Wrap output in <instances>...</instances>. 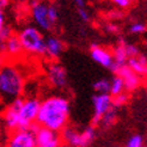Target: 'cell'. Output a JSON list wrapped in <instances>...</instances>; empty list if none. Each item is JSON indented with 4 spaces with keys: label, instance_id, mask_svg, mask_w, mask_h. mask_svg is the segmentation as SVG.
Returning a JSON list of instances; mask_svg holds the SVG:
<instances>
[{
    "label": "cell",
    "instance_id": "cell-11",
    "mask_svg": "<svg viewBox=\"0 0 147 147\" xmlns=\"http://www.w3.org/2000/svg\"><path fill=\"white\" fill-rule=\"evenodd\" d=\"M92 107H93L92 126H98L103 115L113 108L111 96L109 93H96L92 97Z\"/></svg>",
    "mask_w": 147,
    "mask_h": 147
},
{
    "label": "cell",
    "instance_id": "cell-31",
    "mask_svg": "<svg viewBox=\"0 0 147 147\" xmlns=\"http://www.w3.org/2000/svg\"><path fill=\"white\" fill-rule=\"evenodd\" d=\"M0 126H1V109H0Z\"/></svg>",
    "mask_w": 147,
    "mask_h": 147
},
{
    "label": "cell",
    "instance_id": "cell-18",
    "mask_svg": "<svg viewBox=\"0 0 147 147\" xmlns=\"http://www.w3.org/2000/svg\"><path fill=\"white\" fill-rule=\"evenodd\" d=\"M116 121H117V111L116 108L113 107L108 113L103 115V117L99 121V126H102L103 128H110L116 123Z\"/></svg>",
    "mask_w": 147,
    "mask_h": 147
},
{
    "label": "cell",
    "instance_id": "cell-27",
    "mask_svg": "<svg viewBox=\"0 0 147 147\" xmlns=\"http://www.w3.org/2000/svg\"><path fill=\"white\" fill-rule=\"evenodd\" d=\"M114 5H116L117 7H120V9H128L130 6V1L129 0H110Z\"/></svg>",
    "mask_w": 147,
    "mask_h": 147
},
{
    "label": "cell",
    "instance_id": "cell-4",
    "mask_svg": "<svg viewBox=\"0 0 147 147\" xmlns=\"http://www.w3.org/2000/svg\"><path fill=\"white\" fill-rule=\"evenodd\" d=\"M60 136L62 145L67 147H87L96 138V128L94 126H89L79 131L74 127L66 126L60 131Z\"/></svg>",
    "mask_w": 147,
    "mask_h": 147
},
{
    "label": "cell",
    "instance_id": "cell-3",
    "mask_svg": "<svg viewBox=\"0 0 147 147\" xmlns=\"http://www.w3.org/2000/svg\"><path fill=\"white\" fill-rule=\"evenodd\" d=\"M23 53L30 56H45L46 36L35 25H25L17 34Z\"/></svg>",
    "mask_w": 147,
    "mask_h": 147
},
{
    "label": "cell",
    "instance_id": "cell-26",
    "mask_svg": "<svg viewBox=\"0 0 147 147\" xmlns=\"http://www.w3.org/2000/svg\"><path fill=\"white\" fill-rule=\"evenodd\" d=\"M5 10L6 7L0 3V30H1L3 28H5L6 25V14H5Z\"/></svg>",
    "mask_w": 147,
    "mask_h": 147
},
{
    "label": "cell",
    "instance_id": "cell-10",
    "mask_svg": "<svg viewBox=\"0 0 147 147\" xmlns=\"http://www.w3.org/2000/svg\"><path fill=\"white\" fill-rule=\"evenodd\" d=\"M6 147H36L35 131L31 128L11 131L7 139Z\"/></svg>",
    "mask_w": 147,
    "mask_h": 147
},
{
    "label": "cell",
    "instance_id": "cell-28",
    "mask_svg": "<svg viewBox=\"0 0 147 147\" xmlns=\"http://www.w3.org/2000/svg\"><path fill=\"white\" fill-rule=\"evenodd\" d=\"M105 30L110 34H117L119 32V26H117L116 24H113V23H109L105 25Z\"/></svg>",
    "mask_w": 147,
    "mask_h": 147
},
{
    "label": "cell",
    "instance_id": "cell-7",
    "mask_svg": "<svg viewBox=\"0 0 147 147\" xmlns=\"http://www.w3.org/2000/svg\"><path fill=\"white\" fill-rule=\"evenodd\" d=\"M46 78L50 86L56 90H65L68 85L67 71L59 61H50L47 65Z\"/></svg>",
    "mask_w": 147,
    "mask_h": 147
},
{
    "label": "cell",
    "instance_id": "cell-15",
    "mask_svg": "<svg viewBox=\"0 0 147 147\" xmlns=\"http://www.w3.org/2000/svg\"><path fill=\"white\" fill-rule=\"evenodd\" d=\"M23 49H22L20 42L17 37V34H12L9 40L6 41L5 49H4V56L7 60H17L23 55Z\"/></svg>",
    "mask_w": 147,
    "mask_h": 147
},
{
    "label": "cell",
    "instance_id": "cell-9",
    "mask_svg": "<svg viewBox=\"0 0 147 147\" xmlns=\"http://www.w3.org/2000/svg\"><path fill=\"white\" fill-rule=\"evenodd\" d=\"M113 57H114V65L113 67L116 66H121V65H126L127 60L131 56H136L140 54V49L138 46L133 45V43L126 42L124 40H120L119 43L115 46V48L111 50Z\"/></svg>",
    "mask_w": 147,
    "mask_h": 147
},
{
    "label": "cell",
    "instance_id": "cell-32",
    "mask_svg": "<svg viewBox=\"0 0 147 147\" xmlns=\"http://www.w3.org/2000/svg\"><path fill=\"white\" fill-rule=\"evenodd\" d=\"M129 1H130V3H136L138 0H129Z\"/></svg>",
    "mask_w": 147,
    "mask_h": 147
},
{
    "label": "cell",
    "instance_id": "cell-1",
    "mask_svg": "<svg viewBox=\"0 0 147 147\" xmlns=\"http://www.w3.org/2000/svg\"><path fill=\"white\" fill-rule=\"evenodd\" d=\"M71 115V102L63 94H50L40 103L36 123L40 127L56 133L68 126Z\"/></svg>",
    "mask_w": 147,
    "mask_h": 147
},
{
    "label": "cell",
    "instance_id": "cell-33",
    "mask_svg": "<svg viewBox=\"0 0 147 147\" xmlns=\"http://www.w3.org/2000/svg\"><path fill=\"white\" fill-rule=\"evenodd\" d=\"M144 147H146V146H144Z\"/></svg>",
    "mask_w": 147,
    "mask_h": 147
},
{
    "label": "cell",
    "instance_id": "cell-23",
    "mask_svg": "<svg viewBox=\"0 0 147 147\" xmlns=\"http://www.w3.org/2000/svg\"><path fill=\"white\" fill-rule=\"evenodd\" d=\"M146 24L142 22H134L129 26V32L133 35H144L146 32Z\"/></svg>",
    "mask_w": 147,
    "mask_h": 147
},
{
    "label": "cell",
    "instance_id": "cell-17",
    "mask_svg": "<svg viewBox=\"0 0 147 147\" xmlns=\"http://www.w3.org/2000/svg\"><path fill=\"white\" fill-rule=\"evenodd\" d=\"M124 84H123V80L120 76L114 74L113 79L110 80V90H109V94L111 97L116 96V94H120L122 92H124Z\"/></svg>",
    "mask_w": 147,
    "mask_h": 147
},
{
    "label": "cell",
    "instance_id": "cell-22",
    "mask_svg": "<svg viewBox=\"0 0 147 147\" xmlns=\"http://www.w3.org/2000/svg\"><path fill=\"white\" fill-rule=\"evenodd\" d=\"M145 139L141 134H134L131 135L126 144V147H144Z\"/></svg>",
    "mask_w": 147,
    "mask_h": 147
},
{
    "label": "cell",
    "instance_id": "cell-16",
    "mask_svg": "<svg viewBox=\"0 0 147 147\" xmlns=\"http://www.w3.org/2000/svg\"><path fill=\"white\" fill-rule=\"evenodd\" d=\"M126 65L140 77L144 78L146 76V73H147V60H146V56L142 55L141 53L139 55H136V56L129 57L127 60V62H126Z\"/></svg>",
    "mask_w": 147,
    "mask_h": 147
},
{
    "label": "cell",
    "instance_id": "cell-30",
    "mask_svg": "<svg viewBox=\"0 0 147 147\" xmlns=\"http://www.w3.org/2000/svg\"><path fill=\"white\" fill-rule=\"evenodd\" d=\"M5 61H6V57H5L4 55H1V54H0V69H1V67L4 66Z\"/></svg>",
    "mask_w": 147,
    "mask_h": 147
},
{
    "label": "cell",
    "instance_id": "cell-20",
    "mask_svg": "<svg viewBox=\"0 0 147 147\" xmlns=\"http://www.w3.org/2000/svg\"><path fill=\"white\" fill-rule=\"evenodd\" d=\"M13 34L12 28L9 25H5V28H3L0 30V54L4 55V49H5V45H6V41L9 40V37Z\"/></svg>",
    "mask_w": 147,
    "mask_h": 147
},
{
    "label": "cell",
    "instance_id": "cell-24",
    "mask_svg": "<svg viewBox=\"0 0 147 147\" xmlns=\"http://www.w3.org/2000/svg\"><path fill=\"white\" fill-rule=\"evenodd\" d=\"M48 16H49L51 24L55 26L57 20H59V17H60V14H59V9L56 7L55 4H48Z\"/></svg>",
    "mask_w": 147,
    "mask_h": 147
},
{
    "label": "cell",
    "instance_id": "cell-8",
    "mask_svg": "<svg viewBox=\"0 0 147 147\" xmlns=\"http://www.w3.org/2000/svg\"><path fill=\"white\" fill-rule=\"evenodd\" d=\"M111 71L114 72V74H117L122 78L123 84H124V90L128 93L136 91L138 89H140L144 84V78L136 74L135 72H133L127 65L116 66Z\"/></svg>",
    "mask_w": 147,
    "mask_h": 147
},
{
    "label": "cell",
    "instance_id": "cell-19",
    "mask_svg": "<svg viewBox=\"0 0 147 147\" xmlns=\"http://www.w3.org/2000/svg\"><path fill=\"white\" fill-rule=\"evenodd\" d=\"M93 90L96 93H109L110 90V80L107 78L98 79L93 83Z\"/></svg>",
    "mask_w": 147,
    "mask_h": 147
},
{
    "label": "cell",
    "instance_id": "cell-2",
    "mask_svg": "<svg viewBox=\"0 0 147 147\" xmlns=\"http://www.w3.org/2000/svg\"><path fill=\"white\" fill-rule=\"evenodd\" d=\"M26 74L17 60H7L0 69V105H7L12 100L24 96Z\"/></svg>",
    "mask_w": 147,
    "mask_h": 147
},
{
    "label": "cell",
    "instance_id": "cell-21",
    "mask_svg": "<svg viewBox=\"0 0 147 147\" xmlns=\"http://www.w3.org/2000/svg\"><path fill=\"white\" fill-rule=\"evenodd\" d=\"M129 100V94L128 92H122L120 94H116V96L111 97V102H113V107L114 108H121L123 105H126L127 104V102Z\"/></svg>",
    "mask_w": 147,
    "mask_h": 147
},
{
    "label": "cell",
    "instance_id": "cell-5",
    "mask_svg": "<svg viewBox=\"0 0 147 147\" xmlns=\"http://www.w3.org/2000/svg\"><path fill=\"white\" fill-rule=\"evenodd\" d=\"M41 99L35 96L23 97L18 108V129H28L36 123V117L38 114Z\"/></svg>",
    "mask_w": 147,
    "mask_h": 147
},
{
    "label": "cell",
    "instance_id": "cell-12",
    "mask_svg": "<svg viewBox=\"0 0 147 147\" xmlns=\"http://www.w3.org/2000/svg\"><path fill=\"white\" fill-rule=\"evenodd\" d=\"M36 147H62L60 133L37 126L35 130Z\"/></svg>",
    "mask_w": 147,
    "mask_h": 147
},
{
    "label": "cell",
    "instance_id": "cell-13",
    "mask_svg": "<svg viewBox=\"0 0 147 147\" xmlns=\"http://www.w3.org/2000/svg\"><path fill=\"white\" fill-rule=\"evenodd\" d=\"M90 56L94 62L102 66V67L111 69L114 65V57L111 50L109 48L97 45V43H92L90 46Z\"/></svg>",
    "mask_w": 147,
    "mask_h": 147
},
{
    "label": "cell",
    "instance_id": "cell-25",
    "mask_svg": "<svg viewBox=\"0 0 147 147\" xmlns=\"http://www.w3.org/2000/svg\"><path fill=\"white\" fill-rule=\"evenodd\" d=\"M78 16L83 22H90V13L85 7H78Z\"/></svg>",
    "mask_w": 147,
    "mask_h": 147
},
{
    "label": "cell",
    "instance_id": "cell-6",
    "mask_svg": "<svg viewBox=\"0 0 147 147\" xmlns=\"http://www.w3.org/2000/svg\"><path fill=\"white\" fill-rule=\"evenodd\" d=\"M30 14L36 28L41 31H51L54 25L48 16V4L43 0H32L30 4Z\"/></svg>",
    "mask_w": 147,
    "mask_h": 147
},
{
    "label": "cell",
    "instance_id": "cell-14",
    "mask_svg": "<svg viewBox=\"0 0 147 147\" xmlns=\"http://www.w3.org/2000/svg\"><path fill=\"white\" fill-rule=\"evenodd\" d=\"M65 50V43L59 36L50 35L46 37L45 42V56H47L50 61H57Z\"/></svg>",
    "mask_w": 147,
    "mask_h": 147
},
{
    "label": "cell",
    "instance_id": "cell-29",
    "mask_svg": "<svg viewBox=\"0 0 147 147\" xmlns=\"http://www.w3.org/2000/svg\"><path fill=\"white\" fill-rule=\"evenodd\" d=\"M77 7H85V0H73Z\"/></svg>",
    "mask_w": 147,
    "mask_h": 147
}]
</instances>
